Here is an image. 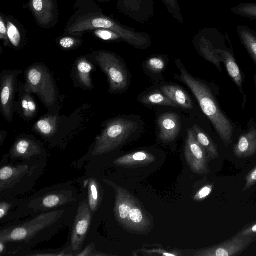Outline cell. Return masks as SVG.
Returning a JSON list of instances; mask_svg holds the SVG:
<instances>
[{
    "label": "cell",
    "mask_w": 256,
    "mask_h": 256,
    "mask_svg": "<svg viewBox=\"0 0 256 256\" xmlns=\"http://www.w3.org/2000/svg\"><path fill=\"white\" fill-rule=\"evenodd\" d=\"M78 204L77 202L34 216L19 223L0 230V241L16 244L10 252L28 250L40 242L48 240L74 222Z\"/></svg>",
    "instance_id": "cell-1"
},
{
    "label": "cell",
    "mask_w": 256,
    "mask_h": 256,
    "mask_svg": "<svg viewBox=\"0 0 256 256\" xmlns=\"http://www.w3.org/2000/svg\"><path fill=\"white\" fill-rule=\"evenodd\" d=\"M74 8L78 10L67 22L63 35L83 36L95 30L108 29L118 33L126 42L135 36L134 29L104 14L94 0H78Z\"/></svg>",
    "instance_id": "cell-2"
},
{
    "label": "cell",
    "mask_w": 256,
    "mask_h": 256,
    "mask_svg": "<svg viewBox=\"0 0 256 256\" xmlns=\"http://www.w3.org/2000/svg\"><path fill=\"white\" fill-rule=\"evenodd\" d=\"M79 196L72 184H64L46 188L25 200L2 220L4 222L38 214L77 202Z\"/></svg>",
    "instance_id": "cell-3"
},
{
    "label": "cell",
    "mask_w": 256,
    "mask_h": 256,
    "mask_svg": "<svg viewBox=\"0 0 256 256\" xmlns=\"http://www.w3.org/2000/svg\"><path fill=\"white\" fill-rule=\"evenodd\" d=\"M115 191L114 212L118 224L125 230L136 234H145L154 226L150 214L134 195L113 182L104 180Z\"/></svg>",
    "instance_id": "cell-4"
},
{
    "label": "cell",
    "mask_w": 256,
    "mask_h": 256,
    "mask_svg": "<svg viewBox=\"0 0 256 256\" xmlns=\"http://www.w3.org/2000/svg\"><path fill=\"white\" fill-rule=\"evenodd\" d=\"M176 64L180 74L178 76L191 90L204 112L212 122L220 138L226 146L232 142L234 132L232 124L219 108L208 88L190 74L184 67L181 61L176 59Z\"/></svg>",
    "instance_id": "cell-5"
},
{
    "label": "cell",
    "mask_w": 256,
    "mask_h": 256,
    "mask_svg": "<svg viewBox=\"0 0 256 256\" xmlns=\"http://www.w3.org/2000/svg\"><path fill=\"white\" fill-rule=\"evenodd\" d=\"M26 91L35 94L47 108L54 106L58 98L55 81L47 68L41 64H34L25 72Z\"/></svg>",
    "instance_id": "cell-6"
},
{
    "label": "cell",
    "mask_w": 256,
    "mask_h": 256,
    "mask_svg": "<svg viewBox=\"0 0 256 256\" xmlns=\"http://www.w3.org/2000/svg\"><path fill=\"white\" fill-rule=\"evenodd\" d=\"M86 57L106 74L112 92L120 93L127 90L130 82L128 74L118 56L108 50H98Z\"/></svg>",
    "instance_id": "cell-7"
},
{
    "label": "cell",
    "mask_w": 256,
    "mask_h": 256,
    "mask_svg": "<svg viewBox=\"0 0 256 256\" xmlns=\"http://www.w3.org/2000/svg\"><path fill=\"white\" fill-rule=\"evenodd\" d=\"M137 129L138 124L133 120L122 118L112 120L96 138L92 155L98 156L116 150Z\"/></svg>",
    "instance_id": "cell-8"
},
{
    "label": "cell",
    "mask_w": 256,
    "mask_h": 256,
    "mask_svg": "<svg viewBox=\"0 0 256 256\" xmlns=\"http://www.w3.org/2000/svg\"><path fill=\"white\" fill-rule=\"evenodd\" d=\"M226 38V36L218 29L206 28L197 33L194 41L198 52L220 71L222 70V60L219 50L225 46Z\"/></svg>",
    "instance_id": "cell-9"
},
{
    "label": "cell",
    "mask_w": 256,
    "mask_h": 256,
    "mask_svg": "<svg viewBox=\"0 0 256 256\" xmlns=\"http://www.w3.org/2000/svg\"><path fill=\"white\" fill-rule=\"evenodd\" d=\"M37 164L28 162L2 166L0 170L1 196L8 197L12 195L14 190L24 180H32L30 178L35 176L36 170L38 168Z\"/></svg>",
    "instance_id": "cell-10"
},
{
    "label": "cell",
    "mask_w": 256,
    "mask_h": 256,
    "mask_svg": "<svg viewBox=\"0 0 256 256\" xmlns=\"http://www.w3.org/2000/svg\"><path fill=\"white\" fill-rule=\"evenodd\" d=\"M19 70H4L0 74V112L8 122H11L15 108L14 96L16 92Z\"/></svg>",
    "instance_id": "cell-11"
},
{
    "label": "cell",
    "mask_w": 256,
    "mask_h": 256,
    "mask_svg": "<svg viewBox=\"0 0 256 256\" xmlns=\"http://www.w3.org/2000/svg\"><path fill=\"white\" fill-rule=\"evenodd\" d=\"M88 200L84 199L78 206L72 227L70 248L76 256L80 252L92 218Z\"/></svg>",
    "instance_id": "cell-12"
},
{
    "label": "cell",
    "mask_w": 256,
    "mask_h": 256,
    "mask_svg": "<svg viewBox=\"0 0 256 256\" xmlns=\"http://www.w3.org/2000/svg\"><path fill=\"white\" fill-rule=\"evenodd\" d=\"M187 138L184 147V156L190 170L200 174H207L208 166V154L198 141L192 128L188 130Z\"/></svg>",
    "instance_id": "cell-13"
},
{
    "label": "cell",
    "mask_w": 256,
    "mask_h": 256,
    "mask_svg": "<svg viewBox=\"0 0 256 256\" xmlns=\"http://www.w3.org/2000/svg\"><path fill=\"white\" fill-rule=\"evenodd\" d=\"M26 6L34 16L36 24L41 28H50L58 23L56 0H29Z\"/></svg>",
    "instance_id": "cell-14"
},
{
    "label": "cell",
    "mask_w": 256,
    "mask_h": 256,
    "mask_svg": "<svg viewBox=\"0 0 256 256\" xmlns=\"http://www.w3.org/2000/svg\"><path fill=\"white\" fill-rule=\"evenodd\" d=\"M118 10L138 23H149L154 16V0H118Z\"/></svg>",
    "instance_id": "cell-15"
},
{
    "label": "cell",
    "mask_w": 256,
    "mask_h": 256,
    "mask_svg": "<svg viewBox=\"0 0 256 256\" xmlns=\"http://www.w3.org/2000/svg\"><path fill=\"white\" fill-rule=\"evenodd\" d=\"M256 235L240 236L238 234L231 240L218 245L200 250L196 256H234L244 251L256 239Z\"/></svg>",
    "instance_id": "cell-16"
},
{
    "label": "cell",
    "mask_w": 256,
    "mask_h": 256,
    "mask_svg": "<svg viewBox=\"0 0 256 256\" xmlns=\"http://www.w3.org/2000/svg\"><path fill=\"white\" fill-rule=\"evenodd\" d=\"M42 152L38 143L30 138H21L15 142L10 151V156L13 159L31 160L37 159Z\"/></svg>",
    "instance_id": "cell-17"
},
{
    "label": "cell",
    "mask_w": 256,
    "mask_h": 256,
    "mask_svg": "<svg viewBox=\"0 0 256 256\" xmlns=\"http://www.w3.org/2000/svg\"><path fill=\"white\" fill-rule=\"evenodd\" d=\"M159 138L165 142L174 141L180 130V121L174 112H166L160 116L158 120Z\"/></svg>",
    "instance_id": "cell-18"
},
{
    "label": "cell",
    "mask_w": 256,
    "mask_h": 256,
    "mask_svg": "<svg viewBox=\"0 0 256 256\" xmlns=\"http://www.w3.org/2000/svg\"><path fill=\"white\" fill-rule=\"evenodd\" d=\"M219 54L222 62L225 64L229 75L238 86L244 98L243 106H244L246 103V96L242 88L243 78L240 69L234 56L232 49L228 48L225 45L219 50Z\"/></svg>",
    "instance_id": "cell-19"
},
{
    "label": "cell",
    "mask_w": 256,
    "mask_h": 256,
    "mask_svg": "<svg viewBox=\"0 0 256 256\" xmlns=\"http://www.w3.org/2000/svg\"><path fill=\"white\" fill-rule=\"evenodd\" d=\"M256 152V128L252 126L242 135L234 146V154L238 158L250 157Z\"/></svg>",
    "instance_id": "cell-20"
},
{
    "label": "cell",
    "mask_w": 256,
    "mask_h": 256,
    "mask_svg": "<svg viewBox=\"0 0 256 256\" xmlns=\"http://www.w3.org/2000/svg\"><path fill=\"white\" fill-rule=\"evenodd\" d=\"M156 160L155 156L146 151H138L127 154L116 158L115 165L124 167L142 166Z\"/></svg>",
    "instance_id": "cell-21"
},
{
    "label": "cell",
    "mask_w": 256,
    "mask_h": 256,
    "mask_svg": "<svg viewBox=\"0 0 256 256\" xmlns=\"http://www.w3.org/2000/svg\"><path fill=\"white\" fill-rule=\"evenodd\" d=\"M5 18L10 43L14 48L19 50L24 46L26 40L24 28L12 16L5 14Z\"/></svg>",
    "instance_id": "cell-22"
},
{
    "label": "cell",
    "mask_w": 256,
    "mask_h": 256,
    "mask_svg": "<svg viewBox=\"0 0 256 256\" xmlns=\"http://www.w3.org/2000/svg\"><path fill=\"white\" fill-rule=\"evenodd\" d=\"M161 91L179 107L190 110L193 104L190 98L180 87L176 85H166L160 88Z\"/></svg>",
    "instance_id": "cell-23"
},
{
    "label": "cell",
    "mask_w": 256,
    "mask_h": 256,
    "mask_svg": "<svg viewBox=\"0 0 256 256\" xmlns=\"http://www.w3.org/2000/svg\"><path fill=\"white\" fill-rule=\"evenodd\" d=\"M236 29L240 42L256 63V32L245 24L238 25Z\"/></svg>",
    "instance_id": "cell-24"
},
{
    "label": "cell",
    "mask_w": 256,
    "mask_h": 256,
    "mask_svg": "<svg viewBox=\"0 0 256 256\" xmlns=\"http://www.w3.org/2000/svg\"><path fill=\"white\" fill-rule=\"evenodd\" d=\"M94 66L86 56L79 58L76 62V76L80 84L86 89L93 88L94 86L90 78V73Z\"/></svg>",
    "instance_id": "cell-25"
},
{
    "label": "cell",
    "mask_w": 256,
    "mask_h": 256,
    "mask_svg": "<svg viewBox=\"0 0 256 256\" xmlns=\"http://www.w3.org/2000/svg\"><path fill=\"white\" fill-rule=\"evenodd\" d=\"M59 122L56 115H46L38 120L34 125V130L44 137H51L55 134Z\"/></svg>",
    "instance_id": "cell-26"
},
{
    "label": "cell",
    "mask_w": 256,
    "mask_h": 256,
    "mask_svg": "<svg viewBox=\"0 0 256 256\" xmlns=\"http://www.w3.org/2000/svg\"><path fill=\"white\" fill-rule=\"evenodd\" d=\"M20 97V114L24 119L30 120L34 118L38 112V106L32 94L25 90Z\"/></svg>",
    "instance_id": "cell-27"
},
{
    "label": "cell",
    "mask_w": 256,
    "mask_h": 256,
    "mask_svg": "<svg viewBox=\"0 0 256 256\" xmlns=\"http://www.w3.org/2000/svg\"><path fill=\"white\" fill-rule=\"evenodd\" d=\"M192 128L198 141L206 150L208 156L212 160L218 158L217 148L210 138L197 125H193Z\"/></svg>",
    "instance_id": "cell-28"
},
{
    "label": "cell",
    "mask_w": 256,
    "mask_h": 256,
    "mask_svg": "<svg viewBox=\"0 0 256 256\" xmlns=\"http://www.w3.org/2000/svg\"><path fill=\"white\" fill-rule=\"evenodd\" d=\"M88 185V202L92 212L98 209L102 200L100 186L96 180L90 178L87 180Z\"/></svg>",
    "instance_id": "cell-29"
},
{
    "label": "cell",
    "mask_w": 256,
    "mask_h": 256,
    "mask_svg": "<svg viewBox=\"0 0 256 256\" xmlns=\"http://www.w3.org/2000/svg\"><path fill=\"white\" fill-rule=\"evenodd\" d=\"M142 103L152 106H164L178 108V106L162 91H156L145 95L141 98Z\"/></svg>",
    "instance_id": "cell-30"
},
{
    "label": "cell",
    "mask_w": 256,
    "mask_h": 256,
    "mask_svg": "<svg viewBox=\"0 0 256 256\" xmlns=\"http://www.w3.org/2000/svg\"><path fill=\"white\" fill-rule=\"evenodd\" d=\"M230 10L238 16L256 20V2H242L232 8Z\"/></svg>",
    "instance_id": "cell-31"
},
{
    "label": "cell",
    "mask_w": 256,
    "mask_h": 256,
    "mask_svg": "<svg viewBox=\"0 0 256 256\" xmlns=\"http://www.w3.org/2000/svg\"><path fill=\"white\" fill-rule=\"evenodd\" d=\"M82 36L63 35L56 42L60 48L64 50H71L80 46L83 42Z\"/></svg>",
    "instance_id": "cell-32"
},
{
    "label": "cell",
    "mask_w": 256,
    "mask_h": 256,
    "mask_svg": "<svg viewBox=\"0 0 256 256\" xmlns=\"http://www.w3.org/2000/svg\"><path fill=\"white\" fill-rule=\"evenodd\" d=\"M171 16L178 22L184 24V18L178 0H161Z\"/></svg>",
    "instance_id": "cell-33"
},
{
    "label": "cell",
    "mask_w": 256,
    "mask_h": 256,
    "mask_svg": "<svg viewBox=\"0 0 256 256\" xmlns=\"http://www.w3.org/2000/svg\"><path fill=\"white\" fill-rule=\"evenodd\" d=\"M98 39L109 42H124L122 38L116 32L108 29H97L92 31Z\"/></svg>",
    "instance_id": "cell-34"
},
{
    "label": "cell",
    "mask_w": 256,
    "mask_h": 256,
    "mask_svg": "<svg viewBox=\"0 0 256 256\" xmlns=\"http://www.w3.org/2000/svg\"><path fill=\"white\" fill-rule=\"evenodd\" d=\"M166 62L161 56H154L149 58L146 62V68L150 71L159 73L165 68Z\"/></svg>",
    "instance_id": "cell-35"
},
{
    "label": "cell",
    "mask_w": 256,
    "mask_h": 256,
    "mask_svg": "<svg viewBox=\"0 0 256 256\" xmlns=\"http://www.w3.org/2000/svg\"><path fill=\"white\" fill-rule=\"evenodd\" d=\"M0 40L2 41L4 46H10L5 14L2 13L0 14Z\"/></svg>",
    "instance_id": "cell-36"
},
{
    "label": "cell",
    "mask_w": 256,
    "mask_h": 256,
    "mask_svg": "<svg viewBox=\"0 0 256 256\" xmlns=\"http://www.w3.org/2000/svg\"><path fill=\"white\" fill-rule=\"evenodd\" d=\"M141 252L144 254L148 256H176L180 255L178 252H169L162 248H154L152 250L142 248L141 250Z\"/></svg>",
    "instance_id": "cell-37"
},
{
    "label": "cell",
    "mask_w": 256,
    "mask_h": 256,
    "mask_svg": "<svg viewBox=\"0 0 256 256\" xmlns=\"http://www.w3.org/2000/svg\"><path fill=\"white\" fill-rule=\"evenodd\" d=\"M213 189L212 184H207L203 186L195 194L194 200L196 201H200L205 199L212 192Z\"/></svg>",
    "instance_id": "cell-38"
},
{
    "label": "cell",
    "mask_w": 256,
    "mask_h": 256,
    "mask_svg": "<svg viewBox=\"0 0 256 256\" xmlns=\"http://www.w3.org/2000/svg\"><path fill=\"white\" fill-rule=\"evenodd\" d=\"M246 184L242 190L243 192L250 188L256 182V166L246 176Z\"/></svg>",
    "instance_id": "cell-39"
},
{
    "label": "cell",
    "mask_w": 256,
    "mask_h": 256,
    "mask_svg": "<svg viewBox=\"0 0 256 256\" xmlns=\"http://www.w3.org/2000/svg\"><path fill=\"white\" fill-rule=\"evenodd\" d=\"M12 206V202L1 201L0 202V219L2 220L8 214Z\"/></svg>",
    "instance_id": "cell-40"
},
{
    "label": "cell",
    "mask_w": 256,
    "mask_h": 256,
    "mask_svg": "<svg viewBox=\"0 0 256 256\" xmlns=\"http://www.w3.org/2000/svg\"><path fill=\"white\" fill-rule=\"evenodd\" d=\"M80 252H78L76 254V256H94V254L93 252H96L94 246V244H90L89 245L87 246L84 248V250ZM97 256V254H96Z\"/></svg>",
    "instance_id": "cell-41"
},
{
    "label": "cell",
    "mask_w": 256,
    "mask_h": 256,
    "mask_svg": "<svg viewBox=\"0 0 256 256\" xmlns=\"http://www.w3.org/2000/svg\"><path fill=\"white\" fill-rule=\"evenodd\" d=\"M256 234V224L243 230L238 234L240 236L254 235Z\"/></svg>",
    "instance_id": "cell-42"
},
{
    "label": "cell",
    "mask_w": 256,
    "mask_h": 256,
    "mask_svg": "<svg viewBox=\"0 0 256 256\" xmlns=\"http://www.w3.org/2000/svg\"><path fill=\"white\" fill-rule=\"evenodd\" d=\"M6 244L2 241H0V256L4 254L6 252Z\"/></svg>",
    "instance_id": "cell-43"
},
{
    "label": "cell",
    "mask_w": 256,
    "mask_h": 256,
    "mask_svg": "<svg viewBox=\"0 0 256 256\" xmlns=\"http://www.w3.org/2000/svg\"><path fill=\"white\" fill-rule=\"evenodd\" d=\"M6 133L4 131H1L0 132V145L2 144L6 136Z\"/></svg>",
    "instance_id": "cell-44"
},
{
    "label": "cell",
    "mask_w": 256,
    "mask_h": 256,
    "mask_svg": "<svg viewBox=\"0 0 256 256\" xmlns=\"http://www.w3.org/2000/svg\"><path fill=\"white\" fill-rule=\"evenodd\" d=\"M98 1L101 2H112L114 0H97Z\"/></svg>",
    "instance_id": "cell-45"
},
{
    "label": "cell",
    "mask_w": 256,
    "mask_h": 256,
    "mask_svg": "<svg viewBox=\"0 0 256 256\" xmlns=\"http://www.w3.org/2000/svg\"><path fill=\"white\" fill-rule=\"evenodd\" d=\"M254 82H255L256 86V74L254 76Z\"/></svg>",
    "instance_id": "cell-46"
}]
</instances>
